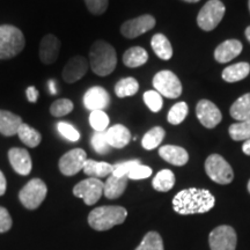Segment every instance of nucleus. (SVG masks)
Segmentation results:
<instances>
[{
  "label": "nucleus",
  "mask_w": 250,
  "mask_h": 250,
  "mask_svg": "<svg viewBox=\"0 0 250 250\" xmlns=\"http://www.w3.org/2000/svg\"><path fill=\"white\" fill-rule=\"evenodd\" d=\"M250 65L248 62H237V64L230 65L223 71V79L227 83H237V81L243 80L249 76Z\"/></svg>",
  "instance_id": "obj_25"
},
{
  "label": "nucleus",
  "mask_w": 250,
  "mask_h": 250,
  "mask_svg": "<svg viewBox=\"0 0 250 250\" xmlns=\"http://www.w3.org/2000/svg\"><path fill=\"white\" fill-rule=\"evenodd\" d=\"M155 26V19L152 15H142V17L125 21L121 27V33L126 39H136L143 34L147 33Z\"/></svg>",
  "instance_id": "obj_12"
},
{
  "label": "nucleus",
  "mask_w": 250,
  "mask_h": 250,
  "mask_svg": "<svg viewBox=\"0 0 250 250\" xmlns=\"http://www.w3.org/2000/svg\"><path fill=\"white\" fill-rule=\"evenodd\" d=\"M8 159L13 169L20 175H28L31 171V158L27 149L24 148H11L8 152Z\"/></svg>",
  "instance_id": "obj_17"
},
{
  "label": "nucleus",
  "mask_w": 250,
  "mask_h": 250,
  "mask_svg": "<svg viewBox=\"0 0 250 250\" xmlns=\"http://www.w3.org/2000/svg\"><path fill=\"white\" fill-rule=\"evenodd\" d=\"M89 64L94 73L100 77L112 73L117 65V55L114 46L105 41H96L90 48Z\"/></svg>",
  "instance_id": "obj_2"
},
{
  "label": "nucleus",
  "mask_w": 250,
  "mask_h": 250,
  "mask_svg": "<svg viewBox=\"0 0 250 250\" xmlns=\"http://www.w3.org/2000/svg\"><path fill=\"white\" fill-rule=\"evenodd\" d=\"M228 131H229L230 138L236 142L250 139V120L232 124Z\"/></svg>",
  "instance_id": "obj_32"
},
{
  "label": "nucleus",
  "mask_w": 250,
  "mask_h": 250,
  "mask_svg": "<svg viewBox=\"0 0 250 250\" xmlns=\"http://www.w3.org/2000/svg\"><path fill=\"white\" fill-rule=\"evenodd\" d=\"M151 45L154 54L162 61H169L173 57V48H171L169 40L162 34H155L152 37Z\"/></svg>",
  "instance_id": "obj_24"
},
{
  "label": "nucleus",
  "mask_w": 250,
  "mask_h": 250,
  "mask_svg": "<svg viewBox=\"0 0 250 250\" xmlns=\"http://www.w3.org/2000/svg\"><path fill=\"white\" fill-rule=\"evenodd\" d=\"M61 49V41L55 35H45L41 41L40 45V58L42 62L46 65L52 64L57 61Z\"/></svg>",
  "instance_id": "obj_16"
},
{
  "label": "nucleus",
  "mask_w": 250,
  "mask_h": 250,
  "mask_svg": "<svg viewBox=\"0 0 250 250\" xmlns=\"http://www.w3.org/2000/svg\"><path fill=\"white\" fill-rule=\"evenodd\" d=\"M26 94H27L28 101L31 102V103L37 102V99H39V92H37V89L35 88V87H34V86L28 87L27 90H26Z\"/></svg>",
  "instance_id": "obj_44"
},
{
  "label": "nucleus",
  "mask_w": 250,
  "mask_h": 250,
  "mask_svg": "<svg viewBox=\"0 0 250 250\" xmlns=\"http://www.w3.org/2000/svg\"><path fill=\"white\" fill-rule=\"evenodd\" d=\"M103 188L104 183L101 182V180L89 177L78 183L73 188V193L76 197L83 198L86 205H94L103 195Z\"/></svg>",
  "instance_id": "obj_9"
},
{
  "label": "nucleus",
  "mask_w": 250,
  "mask_h": 250,
  "mask_svg": "<svg viewBox=\"0 0 250 250\" xmlns=\"http://www.w3.org/2000/svg\"><path fill=\"white\" fill-rule=\"evenodd\" d=\"M248 6H249V11H250V0L248 1Z\"/></svg>",
  "instance_id": "obj_51"
},
{
  "label": "nucleus",
  "mask_w": 250,
  "mask_h": 250,
  "mask_svg": "<svg viewBox=\"0 0 250 250\" xmlns=\"http://www.w3.org/2000/svg\"><path fill=\"white\" fill-rule=\"evenodd\" d=\"M166 136L165 130L160 126H155L148 131V132L145 133L144 138L142 140V145L145 149H154L158 147L159 145L162 143Z\"/></svg>",
  "instance_id": "obj_31"
},
{
  "label": "nucleus",
  "mask_w": 250,
  "mask_h": 250,
  "mask_svg": "<svg viewBox=\"0 0 250 250\" xmlns=\"http://www.w3.org/2000/svg\"><path fill=\"white\" fill-rule=\"evenodd\" d=\"M73 110V102L67 99H61L55 101L50 107V112L52 116L62 117L65 115H68Z\"/></svg>",
  "instance_id": "obj_36"
},
{
  "label": "nucleus",
  "mask_w": 250,
  "mask_h": 250,
  "mask_svg": "<svg viewBox=\"0 0 250 250\" xmlns=\"http://www.w3.org/2000/svg\"><path fill=\"white\" fill-rule=\"evenodd\" d=\"M225 5L220 0H208L199 11L197 23L201 29L211 31L218 27L225 15Z\"/></svg>",
  "instance_id": "obj_5"
},
{
  "label": "nucleus",
  "mask_w": 250,
  "mask_h": 250,
  "mask_svg": "<svg viewBox=\"0 0 250 250\" xmlns=\"http://www.w3.org/2000/svg\"><path fill=\"white\" fill-rule=\"evenodd\" d=\"M148 61V54L145 49L140 46H133L125 51L123 56V62L127 67H139Z\"/></svg>",
  "instance_id": "obj_27"
},
{
  "label": "nucleus",
  "mask_w": 250,
  "mask_h": 250,
  "mask_svg": "<svg viewBox=\"0 0 250 250\" xmlns=\"http://www.w3.org/2000/svg\"><path fill=\"white\" fill-rule=\"evenodd\" d=\"M229 112L230 116L239 122L250 120V93L240 96L232 104Z\"/></svg>",
  "instance_id": "obj_26"
},
{
  "label": "nucleus",
  "mask_w": 250,
  "mask_h": 250,
  "mask_svg": "<svg viewBox=\"0 0 250 250\" xmlns=\"http://www.w3.org/2000/svg\"><path fill=\"white\" fill-rule=\"evenodd\" d=\"M197 118L208 129H213L223 120V115L213 102L208 100H201L196 107Z\"/></svg>",
  "instance_id": "obj_13"
},
{
  "label": "nucleus",
  "mask_w": 250,
  "mask_h": 250,
  "mask_svg": "<svg viewBox=\"0 0 250 250\" xmlns=\"http://www.w3.org/2000/svg\"><path fill=\"white\" fill-rule=\"evenodd\" d=\"M211 250H235L237 236L230 226H219L214 228L208 237Z\"/></svg>",
  "instance_id": "obj_10"
},
{
  "label": "nucleus",
  "mask_w": 250,
  "mask_h": 250,
  "mask_svg": "<svg viewBox=\"0 0 250 250\" xmlns=\"http://www.w3.org/2000/svg\"><path fill=\"white\" fill-rule=\"evenodd\" d=\"M126 217L127 211L122 206H101L90 212L88 224L93 229L102 232L123 224Z\"/></svg>",
  "instance_id": "obj_3"
},
{
  "label": "nucleus",
  "mask_w": 250,
  "mask_h": 250,
  "mask_svg": "<svg viewBox=\"0 0 250 250\" xmlns=\"http://www.w3.org/2000/svg\"><path fill=\"white\" fill-rule=\"evenodd\" d=\"M57 130L58 132L62 134L64 138H66L70 142L76 143L80 139V133L73 125L70 123H66V122H59L57 124Z\"/></svg>",
  "instance_id": "obj_39"
},
{
  "label": "nucleus",
  "mask_w": 250,
  "mask_h": 250,
  "mask_svg": "<svg viewBox=\"0 0 250 250\" xmlns=\"http://www.w3.org/2000/svg\"><path fill=\"white\" fill-rule=\"evenodd\" d=\"M242 43L237 40H227L217 46L214 51V58L218 62H228L236 58L242 52Z\"/></svg>",
  "instance_id": "obj_18"
},
{
  "label": "nucleus",
  "mask_w": 250,
  "mask_h": 250,
  "mask_svg": "<svg viewBox=\"0 0 250 250\" xmlns=\"http://www.w3.org/2000/svg\"><path fill=\"white\" fill-rule=\"evenodd\" d=\"M205 170L208 177L218 184H229L234 179L230 165L219 154H211L206 159Z\"/></svg>",
  "instance_id": "obj_6"
},
{
  "label": "nucleus",
  "mask_w": 250,
  "mask_h": 250,
  "mask_svg": "<svg viewBox=\"0 0 250 250\" xmlns=\"http://www.w3.org/2000/svg\"><path fill=\"white\" fill-rule=\"evenodd\" d=\"M153 86L161 96L168 99H177L182 94V83L171 71L158 72L153 78Z\"/></svg>",
  "instance_id": "obj_8"
},
{
  "label": "nucleus",
  "mask_w": 250,
  "mask_h": 250,
  "mask_svg": "<svg viewBox=\"0 0 250 250\" xmlns=\"http://www.w3.org/2000/svg\"><path fill=\"white\" fill-rule=\"evenodd\" d=\"M89 123L95 132H104L108 129L109 117L103 110L90 111Z\"/></svg>",
  "instance_id": "obj_35"
},
{
  "label": "nucleus",
  "mask_w": 250,
  "mask_h": 250,
  "mask_svg": "<svg viewBox=\"0 0 250 250\" xmlns=\"http://www.w3.org/2000/svg\"><path fill=\"white\" fill-rule=\"evenodd\" d=\"M49 87H50V92H51V94L57 93V90H56V83L54 80L49 81Z\"/></svg>",
  "instance_id": "obj_47"
},
{
  "label": "nucleus",
  "mask_w": 250,
  "mask_h": 250,
  "mask_svg": "<svg viewBox=\"0 0 250 250\" xmlns=\"http://www.w3.org/2000/svg\"><path fill=\"white\" fill-rule=\"evenodd\" d=\"M87 70H88V62L86 59L77 56V57L71 58L65 65L64 70H62V79L67 83H77L85 76Z\"/></svg>",
  "instance_id": "obj_15"
},
{
  "label": "nucleus",
  "mask_w": 250,
  "mask_h": 250,
  "mask_svg": "<svg viewBox=\"0 0 250 250\" xmlns=\"http://www.w3.org/2000/svg\"><path fill=\"white\" fill-rule=\"evenodd\" d=\"M92 146L94 151L99 154H107L110 149V145L108 144L107 137L104 132H95L92 137Z\"/></svg>",
  "instance_id": "obj_38"
},
{
  "label": "nucleus",
  "mask_w": 250,
  "mask_h": 250,
  "mask_svg": "<svg viewBox=\"0 0 250 250\" xmlns=\"http://www.w3.org/2000/svg\"><path fill=\"white\" fill-rule=\"evenodd\" d=\"M153 188L156 191L160 192H167L170 189H173L175 184V175L169 169H162L155 175L153 179Z\"/></svg>",
  "instance_id": "obj_28"
},
{
  "label": "nucleus",
  "mask_w": 250,
  "mask_h": 250,
  "mask_svg": "<svg viewBox=\"0 0 250 250\" xmlns=\"http://www.w3.org/2000/svg\"><path fill=\"white\" fill-rule=\"evenodd\" d=\"M248 191L250 192V180H249V182H248Z\"/></svg>",
  "instance_id": "obj_50"
},
{
  "label": "nucleus",
  "mask_w": 250,
  "mask_h": 250,
  "mask_svg": "<svg viewBox=\"0 0 250 250\" xmlns=\"http://www.w3.org/2000/svg\"><path fill=\"white\" fill-rule=\"evenodd\" d=\"M48 188L46 184L40 179H33L21 189L19 199L28 210H35L44 201Z\"/></svg>",
  "instance_id": "obj_7"
},
{
  "label": "nucleus",
  "mask_w": 250,
  "mask_h": 250,
  "mask_svg": "<svg viewBox=\"0 0 250 250\" xmlns=\"http://www.w3.org/2000/svg\"><path fill=\"white\" fill-rule=\"evenodd\" d=\"M6 186H7V183H6V177L5 175L2 174V171L0 170V196H2L5 193Z\"/></svg>",
  "instance_id": "obj_45"
},
{
  "label": "nucleus",
  "mask_w": 250,
  "mask_h": 250,
  "mask_svg": "<svg viewBox=\"0 0 250 250\" xmlns=\"http://www.w3.org/2000/svg\"><path fill=\"white\" fill-rule=\"evenodd\" d=\"M183 1H186V2H198L199 0H183Z\"/></svg>",
  "instance_id": "obj_49"
},
{
  "label": "nucleus",
  "mask_w": 250,
  "mask_h": 250,
  "mask_svg": "<svg viewBox=\"0 0 250 250\" xmlns=\"http://www.w3.org/2000/svg\"><path fill=\"white\" fill-rule=\"evenodd\" d=\"M127 181L129 177H116L114 175H110L108 180L105 181L104 188H103V195L109 199H116L118 197L123 195L125 189H126Z\"/></svg>",
  "instance_id": "obj_22"
},
{
  "label": "nucleus",
  "mask_w": 250,
  "mask_h": 250,
  "mask_svg": "<svg viewBox=\"0 0 250 250\" xmlns=\"http://www.w3.org/2000/svg\"><path fill=\"white\" fill-rule=\"evenodd\" d=\"M138 165H140V160H130L121 162V164H116L114 165V170H112L111 175H114L116 177L127 176L130 171Z\"/></svg>",
  "instance_id": "obj_40"
},
{
  "label": "nucleus",
  "mask_w": 250,
  "mask_h": 250,
  "mask_svg": "<svg viewBox=\"0 0 250 250\" xmlns=\"http://www.w3.org/2000/svg\"><path fill=\"white\" fill-rule=\"evenodd\" d=\"M87 154L83 148H74L65 153L59 160V170L66 176H73L83 169Z\"/></svg>",
  "instance_id": "obj_11"
},
{
  "label": "nucleus",
  "mask_w": 250,
  "mask_h": 250,
  "mask_svg": "<svg viewBox=\"0 0 250 250\" xmlns=\"http://www.w3.org/2000/svg\"><path fill=\"white\" fill-rule=\"evenodd\" d=\"M26 41L19 28L9 24L0 26V59H9L20 54Z\"/></svg>",
  "instance_id": "obj_4"
},
{
  "label": "nucleus",
  "mask_w": 250,
  "mask_h": 250,
  "mask_svg": "<svg viewBox=\"0 0 250 250\" xmlns=\"http://www.w3.org/2000/svg\"><path fill=\"white\" fill-rule=\"evenodd\" d=\"M12 218L5 208L0 206V233H5L11 229Z\"/></svg>",
  "instance_id": "obj_43"
},
{
  "label": "nucleus",
  "mask_w": 250,
  "mask_h": 250,
  "mask_svg": "<svg viewBox=\"0 0 250 250\" xmlns=\"http://www.w3.org/2000/svg\"><path fill=\"white\" fill-rule=\"evenodd\" d=\"M114 170V166L108 164V162H99L95 160H88L87 159L85 165H83V171L89 177L94 179H102V177H107L112 174Z\"/></svg>",
  "instance_id": "obj_23"
},
{
  "label": "nucleus",
  "mask_w": 250,
  "mask_h": 250,
  "mask_svg": "<svg viewBox=\"0 0 250 250\" xmlns=\"http://www.w3.org/2000/svg\"><path fill=\"white\" fill-rule=\"evenodd\" d=\"M110 103V96L107 90L102 87H92L87 90L83 96V104L90 111L103 110Z\"/></svg>",
  "instance_id": "obj_14"
},
{
  "label": "nucleus",
  "mask_w": 250,
  "mask_h": 250,
  "mask_svg": "<svg viewBox=\"0 0 250 250\" xmlns=\"http://www.w3.org/2000/svg\"><path fill=\"white\" fill-rule=\"evenodd\" d=\"M22 124L20 116L7 110H0V133L6 137L18 134L19 127Z\"/></svg>",
  "instance_id": "obj_21"
},
{
  "label": "nucleus",
  "mask_w": 250,
  "mask_h": 250,
  "mask_svg": "<svg viewBox=\"0 0 250 250\" xmlns=\"http://www.w3.org/2000/svg\"><path fill=\"white\" fill-rule=\"evenodd\" d=\"M105 137H107L108 144L110 147L123 148L130 143L131 133L127 127L122 124H116L110 126L105 131Z\"/></svg>",
  "instance_id": "obj_19"
},
{
  "label": "nucleus",
  "mask_w": 250,
  "mask_h": 250,
  "mask_svg": "<svg viewBox=\"0 0 250 250\" xmlns=\"http://www.w3.org/2000/svg\"><path fill=\"white\" fill-rule=\"evenodd\" d=\"M159 155L165 161L169 162L174 166H184L189 160V154L186 149L180 146L166 145L159 148Z\"/></svg>",
  "instance_id": "obj_20"
},
{
  "label": "nucleus",
  "mask_w": 250,
  "mask_h": 250,
  "mask_svg": "<svg viewBox=\"0 0 250 250\" xmlns=\"http://www.w3.org/2000/svg\"><path fill=\"white\" fill-rule=\"evenodd\" d=\"M85 2L90 13L95 15L104 13L108 7V0H85Z\"/></svg>",
  "instance_id": "obj_42"
},
{
  "label": "nucleus",
  "mask_w": 250,
  "mask_h": 250,
  "mask_svg": "<svg viewBox=\"0 0 250 250\" xmlns=\"http://www.w3.org/2000/svg\"><path fill=\"white\" fill-rule=\"evenodd\" d=\"M188 111H189V108H188V104L186 102L176 103V104H174L171 107L169 112H168L167 120L170 124L179 125L186 120V117L188 116Z\"/></svg>",
  "instance_id": "obj_34"
},
{
  "label": "nucleus",
  "mask_w": 250,
  "mask_h": 250,
  "mask_svg": "<svg viewBox=\"0 0 250 250\" xmlns=\"http://www.w3.org/2000/svg\"><path fill=\"white\" fill-rule=\"evenodd\" d=\"M18 136L20 138L24 145H27L28 147H36L40 145V143L42 142V136L39 131L30 127L27 124H21V126L18 130Z\"/></svg>",
  "instance_id": "obj_29"
},
{
  "label": "nucleus",
  "mask_w": 250,
  "mask_h": 250,
  "mask_svg": "<svg viewBox=\"0 0 250 250\" xmlns=\"http://www.w3.org/2000/svg\"><path fill=\"white\" fill-rule=\"evenodd\" d=\"M215 205V198L206 189L190 188L184 189L173 199V208L176 213L182 215L206 213Z\"/></svg>",
  "instance_id": "obj_1"
},
{
  "label": "nucleus",
  "mask_w": 250,
  "mask_h": 250,
  "mask_svg": "<svg viewBox=\"0 0 250 250\" xmlns=\"http://www.w3.org/2000/svg\"><path fill=\"white\" fill-rule=\"evenodd\" d=\"M144 101L146 105L149 108V110L153 112H159L162 109V96L156 90H148L144 94Z\"/></svg>",
  "instance_id": "obj_37"
},
{
  "label": "nucleus",
  "mask_w": 250,
  "mask_h": 250,
  "mask_svg": "<svg viewBox=\"0 0 250 250\" xmlns=\"http://www.w3.org/2000/svg\"><path fill=\"white\" fill-rule=\"evenodd\" d=\"M246 37H247V40L250 42V26L246 29Z\"/></svg>",
  "instance_id": "obj_48"
},
{
  "label": "nucleus",
  "mask_w": 250,
  "mask_h": 250,
  "mask_svg": "<svg viewBox=\"0 0 250 250\" xmlns=\"http://www.w3.org/2000/svg\"><path fill=\"white\" fill-rule=\"evenodd\" d=\"M136 250H165L162 237L159 233L149 232L144 236L142 243Z\"/></svg>",
  "instance_id": "obj_33"
},
{
  "label": "nucleus",
  "mask_w": 250,
  "mask_h": 250,
  "mask_svg": "<svg viewBox=\"0 0 250 250\" xmlns=\"http://www.w3.org/2000/svg\"><path fill=\"white\" fill-rule=\"evenodd\" d=\"M139 83L134 78H124L118 81L115 86V94L118 98H127V96H132L138 92Z\"/></svg>",
  "instance_id": "obj_30"
},
{
  "label": "nucleus",
  "mask_w": 250,
  "mask_h": 250,
  "mask_svg": "<svg viewBox=\"0 0 250 250\" xmlns=\"http://www.w3.org/2000/svg\"><path fill=\"white\" fill-rule=\"evenodd\" d=\"M242 151H243V153H245V154L250 155V139L246 140V143L243 144Z\"/></svg>",
  "instance_id": "obj_46"
},
{
  "label": "nucleus",
  "mask_w": 250,
  "mask_h": 250,
  "mask_svg": "<svg viewBox=\"0 0 250 250\" xmlns=\"http://www.w3.org/2000/svg\"><path fill=\"white\" fill-rule=\"evenodd\" d=\"M152 175V169L147 166H144V165H138L133 168L132 170L130 171L127 177L130 180H144V179H147Z\"/></svg>",
  "instance_id": "obj_41"
}]
</instances>
